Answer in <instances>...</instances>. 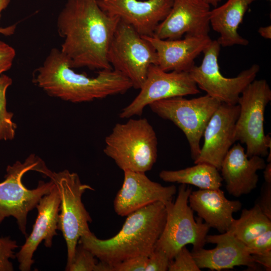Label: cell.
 <instances>
[{"label": "cell", "mask_w": 271, "mask_h": 271, "mask_svg": "<svg viewBox=\"0 0 271 271\" xmlns=\"http://www.w3.org/2000/svg\"><path fill=\"white\" fill-rule=\"evenodd\" d=\"M120 19L107 14L97 0H67L57 19L60 49L72 68L112 69L107 51Z\"/></svg>", "instance_id": "obj_1"}, {"label": "cell", "mask_w": 271, "mask_h": 271, "mask_svg": "<svg viewBox=\"0 0 271 271\" xmlns=\"http://www.w3.org/2000/svg\"><path fill=\"white\" fill-rule=\"evenodd\" d=\"M33 81L49 95L74 103L123 94L132 88L128 79L113 69L100 70L95 77L75 72L57 48L35 70Z\"/></svg>", "instance_id": "obj_2"}, {"label": "cell", "mask_w": 271, "mask_h": 271, "mask_svg": "<svg viewBox=\"0 0 271 271\" xmlns=\"http://www.w3.org/2000/svg\"><path fill=\"white\" fill-rule=\"evenodd\" d=\"M120 231L107 239L98 238L91 231L82 235L78 243L100 261L110 264L138 256H149L165 226V203L157 202L126 216Z\"/></svg>", "instance_id": "obj_3"}, {"label": "cell", "mask_w": 271, "mask_h": 271, "mask_svg": "<svg viewBox=\"0 0 271 271\" xmlns=\"http://www.w3.org/2000/svg\"><path fill=\"white\" fill-rule=\"evenodd\" d=\"M105 143L104 154L123 171L146 173L156 162L157 137L145 118L116 123Z\"/></svg>", "instance_id": "obj_4"}, {"label": "cell", "mask_w": 271, "mask_h": 271, "mask_svg": "<svg viewBox=\"0 0 271 271\" xmlns=\"http://www.w3.org/2000/svg\"><path fill=\"white\" fill-rule=\"evenodd\" d=\"M29 171L39 172L48 177L52 172L41 159L32 154L23 163L17 161L8 166L5 180L0 182V223L5 218L12 216L25 235H27L29 212L36 208L41 199L55 186L51 180L48 182L40 181L36 188L28 189L23 184L22 178Z\"/></svg>", "instance_id": "obj_5"}, {"label": "cell", "mask_w": 271, "mask_h": 271, "mask_svg": "<svg viewBox=\"0 0 271 271\" xmlns=\"http://www.w3.org/2000/svg\"><path fill=\"white\" fill-rule=\"evenodd\" d=\"M192 188L181 184L174 202L165 203L166 219L163 230L154 250H161L170 260L183 247L188 244L192 250L203 248L210 227L199 217L195 219L193 210L189 205Z\"/></svg>", "instance_id": "obj_6"}, {"label": "cell", "mask_w": 271, "mask_h": 271, "mask_svg": "<svg viewBox=\"0 0 271 271\" xmlns=\"http://www.w3.org/2000/svg\"><path fill=\"white\" fill-rule=\"evenodd\" d=\"M271 100V90L265 79L254 80L241 93L237 104L239 113L235 124L234 139L246 145L248 158L267 156L271 138L264 132V114Z\"/></svg>", "instance_id": "obj_7"}, {"label": "cell", "mask_w": 271, "mask_h": 271, "mask_svg": "<svg viewBox=\"0 0 271 271\" xmlns=\"http://www.w3.org/2000/svg\"><path fill=\"white\" fill-rule=\"evenodd\" d=\"M49 178L56 186L60 199L57 229L62 232L66 243V268L72 261L80 237L91 231L88 223L92 219L81 198L86 190L94 189L82 184L77 173L67 170L52 172Z\"/></svg>", "instance_id": "obj_8"}, {"label": "cell", "mask_w": 271, "mask_h": 271, "mask_svg": "<svg viewBox=\"0 0 271 271\" xmlns=\"http://www.w3.org/2000/svg\"><path fill=\"white\" fill-rule=\"evenodd\" d=\"M107 59L112 69L140 89L149 68L157 65V52L151 43L129 24L120 20L107 51Z\"/></svg>", "instance_id": "obj_9"}, {"label": "cell", "mask_w": 271, "mask_h": 271, "mask_svg": "<svg viewBox=\"0 0 271 271\" xmlns=\"http://www.w3.org/2000/svg\"><path fill=\"white\" fill-rule=\"evenodd\" d=\"M221 103L207 94L188 99L176 97L149 105L160 117L173 122L184 133L195 161L199 156L200 141L210 118Z\"/></svg>", "instance_id": "obj_10"}, {"label": "cell", "mask_w": 271, "mask_h": 271, "mask_svg": "<svg viewBox=\"0 0 271 271\" xmlns=\"http://www.w3.org/2000/svg\"><path fill=\"white\" fill-rule=\"evenodd\" d=\"M220 48L217 40H212L203 52L201 64L194 65L189 73L198 88L206 94L222 103L236 105L244 89L255 80L260 67L254 64L235 77H225L221 73L218 64Z\"/></svg>", "instance_id": "obj_11"}, {"label": "cell", "mask_w": 271, "mask_h": 271, "mask_svg": "<svg viewBox=\"0 0 271 271\" xmlns=\"http://www.w3.org/2000/svg\"><path fill=\"white\" fill-rule=\"evenodd\" d=\"M140 89L134 99L121 110L120 118L141 115L146 106L158 100L200 93L189 72H167L156 65L150 66Z\"/></svg>", "instance_id": "obj_12"}, {"label": "cell", "mask_w": 271, "mask_h": 271, "mask_svg": "<svg viewBox=\"0 0 271 271\" xmlns=\"http://www.w3.org/2000/svg\"><path fill=\"white\" fill-rule=\"evenodd\" d=\"M210 5L203 0H173L166 18L157 27L153 36L176 40L185 36L208 35Z\"/></svg>", "instance_id": "obj_13"}, {"label": "cell", "mask_w": 271, "mask_h": 271, "mask_svg": "<svg viewBox=\"0 0 271 271\" xmlns=\"http://www.w3.org/2000/svg\"><path fill=\"white\" fill-rule=\"evenodd\" d=\"M239 113L238 104L221 103L212 115L204 131L203 145L194 164H207L220 170L232 145Z\"/></svg>", "instance_id": "obj_14"}, {"label": "cell", "mask_w": 271, "mask_h": 271, "mask_svg": "<svg viewBox=\"0 0 271 271\" xmlns=\"http://www.w3.org/2000/svg\"><path fill=\"white\" fill-rule=\"evenodd\" d=\"M123 172L122 186L114 200V211L120 216H126L157 202L172 201L177 193L175 185L163 186L150 180L145 173Z\"/></svg>", "instance_id": "obj_15"}, {"label": "cell", "mask_w": 271, "mask_h": 271, "mask_svg": "<svg viewBox=\"0 0 271 271\" xmlns=\"http://www.w3.org/2000/svg\"><path fill=\"white\" fill-rule=\"evenodd\" d=\"M107 14L118 17L141 36H152L169 14L173 0H97Z\"/></svg>", "instance_id": "obj_16"}, {"label": "cell", "mask_w": 271, "mask_h": 271, "mask_svg": "<svg viewBox=\"0 0 271 271\" xmlns=\"http://www.w3.org/2000/svg\"><path fill=\"white\" fill-rule=\"evenodd\" d=\"M60 204L59 194L55 185L51 192L44 195L37 205L38 215L32 231L16 253L20 270H31L34 263L33 254L42 241H44L45 246L51 247L53 238L57 235Z\"/></svg>", "instance_id": "obj_17"}, {"label": "cell", "mask_w": 271, "mask_h": 271, "mask_svg": "<svg viewBox=\"0 0 271 271\" xmlns=\"http://www.w3.org/2000/svg\"><path fill=\"white\" fill-rule=\"evenodd\" d=\"M206 242L216 246L211 249L202 248L191 252L200 269L220 270L240 265L246 266L251 270L257 269L258 264L247 251L246 245L232 235L226 232L207 235Z\"/></svg>", "instance_id": "obj_18"}, {"label": "cell", "mask_w": 271, "mask_h": 271, "mask_svg": "<svg viewBox=\"0 0 271 271\" xmlns=\"http://www.w3.org/2000/svg\"><path fill=\"white\" fill-rule=\"evenodd\" d=\"M266 166L260 156L248 158L240 143L234 144L225 157L220 170L228 193L236 197L250 193L257 186V172Z\"/></svg>", "instance_id": "obj_19"}, {"label": "cell", "mask_w": 271, "mask_h": 271, "mask_svg": "<svg viewBox=\"0 0 271 271\" xmlns=\"http://www.w3.org/2000/svg\"><path fill=\"white\" fill-rule=\"evenodd\" d=\"M154 47L157 54V66L167 72H189L194 61L212 41L209 35L185 36L183 39L163 40L143 36Z\"/></svg>", "instance_id": "obj_20"}, {"label": "cell", "mask_w": 271, "mask_h": 271, "mask_svg": "<svg viewBox=\"0 0 271 271\" xmlns=\"http://www.w3.org/2000/svg\"><path fill=\"white\" fill-rule=\"evenodd\" d=\"M188 203L210 228L222 233L229 229L235 219L233 214L242 208L240 201L228 200L220 188L192 191Z\"/></svg>", "instance_id": "obj_21"}, {"label": "cell", "mask_w": 271, "mask_h": 271, "mask_svg": "<svg viewBox=\"0 0 271 271\" xmlns=\"http://www.w3.org/2000/svg\"><path fill=\"white\" fill-rule=\"evenodd\" d=\"M256 1L227 0L211 10L210 25L219 34L217 41L221 47L248 44V41L239 34L238 29L249 6Z\"/></svg>", "instance_id": "obj_22"}, {"label": "cell", "mask_w": 271, "mask_h": 271, "mask_svg": "<svg viewBox=\"0 0 271 271\" xmlns=\"http://www.w3.org/2000/svg\"><path fill=\"white\" fill-rule=\"evenodd\" d=\"M159 177L165 182L192 185L200 189H219L223 181L218 170L203 163L179 170H162Z\"/></svg>", "instance_id": "obj_23"}, {"label": "cell", "mask_w": 271, "mask_h": 271, "mask_svg": "<svg viewBox=\"0 0 271 271\" xmlns=\"http://www.w3.org/2000/svg\"><path fill=\"white\" fill-rule=\"evenodd\" d=\"M271 229V219L255 204L250 209L242 210L239 218L234 219L225 232L246 245L253 239Z\"/></svg>", "instance_id": "obj_24"}, {"label": "cell", "mask_w": 271, "mask_h": 271, "mask_svg": "<svg viewBox=\"0 0 271 271\" xmlns=\"http://www.w3.org/2000/svg\"><path fill=\"white\" fill-rule=\"evenodd\" d=\"M12 84V79L5 74L0 75V141L12 140L17 128L13 121V113L7 109L6 91Z\"/></svg>", "instance_id": "obj_25"}, {"label": "cell", "mask_w": 271, "mask_h": 271, "mask_svg": "<svg viewBox=\"0 0 271 271\" xmlns=\"http://www.w3.org/2000/svg\"><path fill=\"white\" fill-rule=\"evenodd\" d=\"M70 264L67 271H94L97 263L96 257L89 250L78 243Z\"/></svg>", "instance_id": "obj_26"}, {"label": "cell", "mask_w": 271, "mask_h": 271, "mask_svg": "<svg viewBox=\"0 0 271 271\" xmlns=\"http://www.w3.org/2000/svg\"><path fill=\"white\" fill-rule=\"evenodd\" d=\"M169 271H200L191 252L186 246L183 247L170 261Z\"/></svg>", "instance_id": "obj_27"}, {"label": "cell", "mask_w": 271, "mask_h": 271, "mask_svg": "<svg viewBox=\"0 0 271 271\" xmlns=\"http://www.w3.org/2000/svg\"><path fill=\"white\" fill-rule=\"evenodd\" d=\"M19 247L10 236L0 237V271H13L11 259L16 258L14 250Z\"/></svg>", "instance_id": "obj_28"}, {"label": "cell", "mask_w": 271, "mask_h": 271, "mask_svg": "<svg viewBox=\"0 0 271 271\" xmlns=\"http://www.w3.org/2000/svg\"><path fill=\"white\" fill-rule=\"evenodd\" d=\"M148 256H138L109 264V271H145Z\"/></svg>", "instance_id": "obj_29"}, {"label": "cell", "mask_w": 271, "mask_h": 271, "mask_svg": "<svg viewBox=\"0 0 271 271\" xmlns=\"http://www.w3.org/2000/svg\"><path fill=\"white\" fill-rule=\"evenodd\" d=\"M246 247L251 255L262 254L271 251V229L253 239Z\"/></svg>", "instance_id": "obj_30"}, {"label": "cell", "mask_w": 271, "mask_h": 271, "mask_svg": "<svg viewBox=\"0 0 271 271\" xmlns=\"http://www.w3.org/2000/svg\"><path fill=\"white\" fill-rule=\"evenodd\" d=\"M170 261L163 251L154 250L148 256L145 271L168 270Z\"/></svg>", "instance_id": "obj_31"}, {"label": "cell", "mask_w": 271, "mask_h": 271, "mask_svg": "<svg viewBox=\"0 0 271 271\" xmlns=\"http://www.w3.org/2000/svg\"><path fill=\"white\" fill-rule=\"evenodd\" d=\"M15 56V49L0 41V75L11 68Z\"/></svg>", "instance_id": "obj_32"}, {"label": "cell", "mask_w": 271, "mask_h": 271, "mask_svg": "<svg viewBox=\"0 0 271 271\" xmlns=\"http://www.w3.org/2000/svg\"><path fill=\"white\" fill-rule=\"evenodd\" d=\"M256 204L262 212L271 219V183L265 182Z\"/></svg>", "instance_id": "obj_33"}, {"label": "cell", "mask_w": 271, "mask_h": 271, "mask_svg": "<svg viewBox=\"0 0 271 271\" xmlns=\"http://www.w3.org/2000/svg\"><path fill=\"white\" fill-rule=\"evenodd\" d=\"M252 256L256 263L262 265L267 271L271 270V251L262 254H253Z\"/></svg>", "instance_id": "obj_34"}, {"label": "cell", "mask_w": 271, "mask_h": 271, "mask_svg": "<svg viewBox=\"0 0 271 271\" xmlns=\"http://www.w3.org/2000/svg\"><path fill=\"white\" fill-rule=\"evenodd\" d=\"M10 0H0V19L2 12L8 7ZM16 25H12L7 27H0V34L10 36L13 35L16 30Z\"/></svg>", "instance_id": "obj_35"}, {"label": "cell", "mask_w": 271, "mask_h": 271, "mask_svg": "<svg viewBox=\"0 0 271 271\" xmlns=\"http://www.w3.org/2000/svg\"><path fill=\"white\" fill-rule=\"evenodd\" d=\"M259 35L264 39H270L271 38V26L270 25L264 27H260L258 30Z\"/></svg>", "instance_id": "obj_36"}, {"label": "cell", "mask_w": 271, "mask_h": 271, "mask_svg": "<svg viewBox=\"0 0 271 271\" xmlns=\"http://www.w3.org/2000/svg\"><path fill=\"white\" fill-rule=\"evenodd\" d=\"M263 177L265 182L271 183V163L266 164L264 169Z\"/></svg>", "instance_id": "obj_37"}, {"label": "cell", "mask_w": 271, "mask_h": 271, "mask_svg": "<svg viewBox=\"0 0 271 271\" xmlns=\"http://www.w3.org/2000/svg\"><path fill=\"white\" fill-rule=\"evenodd\" d=\"M210 6H213L214 7H216L218 6V4L221 2V0H203Z\"/></svg>", "instance_id": "obj_38"}, {"label": "cell", "mask_w": 271, "mask_h": 271, "mask_svg": "<svg viewBox=\"0 0 271 271\" xmlns=\"http://www.w3.org/2000/svg\"><path fill=\"white\" fill-rule=\"evenodd\" d=\"M267 1H270L271 0H267Z\"/></svg>", "instance_id": "obj_39"}]
</instances>
